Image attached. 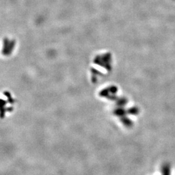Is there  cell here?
<instances>
[{"label": "cell", "instance_id": "6da1fadb", "mask_svg": "<svg viewBox=\"0 0 175 175\" xmlns=\"http://www.w3.org/2000/svg\"><path fill=\"white\" fill-rule=\"evenodd\" d=\"M169 166L165 165L163 166L162 168V171H163V175H170V168Z\"/></svg>", "mask_w": 175, "mask_h": 175}]
</instances>
